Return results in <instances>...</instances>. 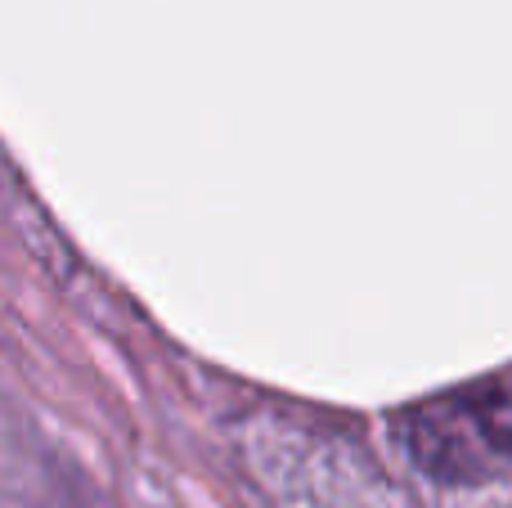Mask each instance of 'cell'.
Listing matches in <instances>:
<instances>
[{"instance_id": "obj_1", "label": "cell", "mask_w": 512, "mask_h": 508, "mask_svg": "<svg viewBox=\"0 0 512 508\" xmlns=\"http://www.w3.org/2000/svg\"><path fill=\"white\" fill-rule=\"evenodd\" d=\"M405 459L441 486H490L512 477V374L441 392L391 423Z\"/></svg>"}]
</instances>
